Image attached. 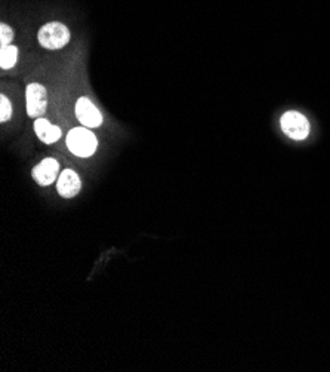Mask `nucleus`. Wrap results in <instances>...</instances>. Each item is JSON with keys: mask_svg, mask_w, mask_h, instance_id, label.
<instances>
[{"mask_svg": "<svg viewBox=\"0 0 330 372\" xmlns=\"http://www.w3.org/2000/svg\"><path fill=\"white\" fill-rule=\"evenodd\" d=\"M65 144L68 150L77 158H91L98 149V140L92 130L86 126H77L67 134Z\"/></svg>", "mask_w": 330, "mask_h": 372, "instance_id": "f257e3e1", "label": "nucleus"}, {"mask_svg": "<svg viewBox=\"0 0 330 372\" xmlns=\"http://www.w3.org/2000/svg\"><path fill=\"white\" fill-rule=\"evenodd\" d=\"M70 39H72V33H70L68 27L58 21L46 23L45 25L40 27L37 33V41L40 46L49 49V51L63 49L65 45H68Z\"/></svg>", "mask_w": 330, "mask_h": 372, "instance_id": "f03ea898", "label": "nucleus"}, {"mask_svg": "<svg viewBox=\"0 0 330 372\" xmlns=\"http://www.w3.org/2000/svg\"><path fill=\"white\" fill-rule=\"evenodd\" d=\"M280 125H282L283 132L295 141L305 140L309 134V122L307 117L295 110L286 112L282 119H280Z\"/></svg>", "mask_w": 330, "mask_h": 372, "instance_id": "7ed1b4c3", "label": "nucleus"}, {"mask_svg": "<svg viewBox=\"0 0 330 372\" xmlns=\"http://www.w3.org/2000/svg\"><path fill=\"white\" fill-rule=\"evenodd\" d=\"M25 104H27V114L32 119H39L43 117L48 110V91L43 85L40 83H30L25 90Z\"/></svg>", "mask_w": 330, "mask_h": 372, "instance_id": "20e7f679", "label": "nucleus"}, {"mask_svg": "<svg viewBox=\"0 0 330 372\" xmlns=\"http://www.w3.org/2000/svg\"><path fill=\"white\" fill-rule=\"evenodd\" d=\"M76 117L77 121L82 123V126H86L89 130H95L99 128L103 125L104 117L96 109V105L89 100L87 96H80L76 101Z\"/></svg>", "mask_w": 330, "mask_h": 372, "instance_id": "39448f33", "label": "nucleus"}, {"mask_svg": "<svg viewBox=\"0 0 330 372\" xmlns=\"http://www.w3.org/2000/svg\"><path fill=\"white\" fill-rule=\"evenodd\" d=\"M82 190V180L73 169H64L56 180V192L65 199H72Z\"/></svg>", "mask_w": 330, "mask_h": 372, "instance_id": "423d86ee", "label": "nucleus"}, {"mask_svg": "<svg viewBox=\"0 0 330 372\" xmlns=\"http://www.w3.org/2000/svg\"><path fill=\"white\" fill-rule=\"evenodd\" d=\"M33 178L40 185H51L59 177V162L54 158H46L33 168Z\"/></svg>", "mask_w": 330, "mask_h": 372, "instance_id": "0eeeda50", "label": "nucleus"}, {"mask_svg": "<svg viewBox=\"0 0 330 372\" xmlns=\"http://www.w3.org/2000/svg\"><path fill=\"white\" fill-rule=\"evenodd\" d=\"M34 132L37 138L45 144H54L61 138V130L45 119V117H39L34 121Z\"/></svg>", "mask_w": 330, "mask_h": 372, "instance_id": "6e6552de", "label": "nucleus"}, {"mask_svg": "<svg viewBox=\"0 0 330 372\" xmlns=\"http://www.w3.org/2000/svg\"><path fill=\"white\" fill-rule=\"evenodd\" d=\"M2 51H0V67L3 70H9L17 64L18 60V48L14 45H8V46H0Z\"/></svg>", "mask_w": 330, "mask_h": 372, "instance_id": "1a4fd4ad", "label": "nucleus"}, {"mask_svg": "<svg viewBox=\"0 0 330 372\" xmlns=\"http://www.w3.org/2000/svg\"><path fill=\"white\" fill-rule=\"evenodd\" d=\"M0 107H2V110H0V121L3 123L11 121L12 117V104L9 101V98L6 95L0 96Z\"/></svg>", "mask_w": 330, "mask_h": 372, "instance_id": "9d476101", "label": "nucleus"}, {"mask_svg": "<svg viewBox=\"0 0 330 372\" xmlns=\"http://www.w3.org/2000/svg\"><path fill=\"white\" fill-rule=\"evenodd\" d=\"M14 41V30L11 25H8L5 23L0 24V46H8L11 45Z\"/></svg>", "mask_w": 330, "mask_h": 372, "instance_id": "9b49d317", "label": "nucleus"}]
</instances>
